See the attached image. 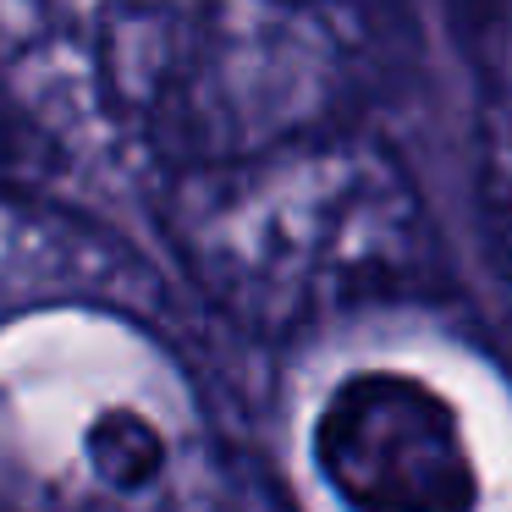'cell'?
Returning a JSON list of instances; mask_svg holds the SVG:
<instances>
[{
	"instance_id": "6da1fadb",
	"label": "cell",
	"mask_w": 512,
	"mask_h": 512,
	"mask_svg": "<svg viewBox=\"0 0 512 512\" xmlns=\"http://www.w3.org/2000/svg\"><path fill=\"white\" fill-rule=\"evenodd\" d=\"M160 232L193 287L259 336L408 287L430 248L408 166L336 122L171 171Z\"/></svg>"
},
{
	"instance_id": "7a4b0ae2",
	"label": "cell",
	"mask_w": 512,
	"mask_h": 512,
	"mask_svg": "<svg viewBox=\"0 0 512 512\" xmlns=\"http://www.w3.org/2000/svg\"><path fill=\"white\" fill-rule=\"evenodd\" d=\"M314 463L353 512L479 507V468L452 402L402 369H358L325 397Z\"/></svg>"
},
{
	"instance_id": "3957f363",
	"label": "cell",
	"mask_w": 512,
	"mask_h": 512,
	"mask_svg": "<svg viewBox=\"0 0 512 512\" xmlns=\"http://www.w3.org/2000/svg\"><path fill=\"white\" fill-rule=\"evenodd\" d=\"M133 0H0V78L56 133L61 116L89 122L94 78Z\"/></svg>"
},
{
	"instance_id": "277c9868",
	"label": "cell",
	"mask_w": 512,
	"mask_h": 512,
	"mask_svg": "<svg viewBox=\"0 0 512 512\" xmlns=\"http://www.w3.org/2000/svg\"><path fill=\"white\" fill-rule=\"evenodd\" d=\"M94 276L89 248L61 215L0 188V325L39 309L45 298L83 287Z\"/></svg>"
},
{
	"instance_id": "5b68a950",
	"label": "cell",
	"mask_w": 512,
	"mask_h": 512,
	"mask_svg": "<svg viewBox=\"0 0 512 512\" xmlns=\"http://www.w3.org/2000/svg\"><path fill=\"white\" fill-rule=\"evenodd\" d=\"M89 474L100 490H111L122 507L144 512L177 474V452H171L166 430L149 424L144 413H105L83 441Z\"/></svg>"
},
{
	"instance_id": "8992f818",
	"label": "cell",
	"mask_w": 512,
	"mask_h": 512,
	"mask_svg": "<svg viewBox=\"0 0 512 512\" xmlns=\"http://www.w3.org/2000/svg\"><path fill=\"white\" fill-rule=\"evenodd\" d=\"M479 204H485L496 259L512 281V83L490 100L479 127Z\"/></svg>"
},
{
	"instance_id": "52a82bcc",
	"label": "cell",
	"mask_w": 512,
	"mask_h": 512,
	"mask_svg": "<svg viewBox=\"0 0 512 512\" xmlns=\"http://www.w3.org/2000/svg\"><path fill=\"white\" fill-rule=\"evenodd\" d=\"M50 138H56V133L34 116V105L0 78V188H12V182L45 171L50 155H56Z\"/></svg>"
}]
</instances>
